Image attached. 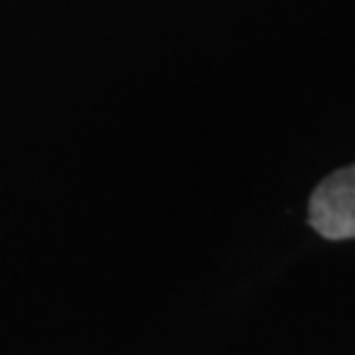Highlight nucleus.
<instances>
[{"instance_id": "f257e3e1", "label": "nucleus", "mask_w": 355, "mask_h": 355, "mask_svg": "<svg viewBox=\"0 0 355 355\" xmlns=\"http://www.w3.org/2000/svg\"><path fill=\"white\" fill-rule=\"evenodd\" d=\"M308 224L327 240L355 237V164L318 184L308 203Z\"/></svg>"}]
</instances>
